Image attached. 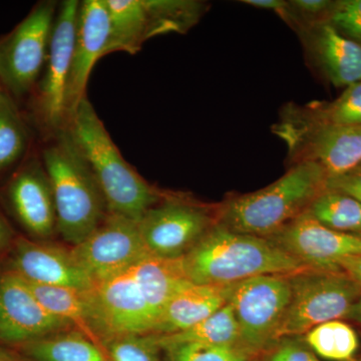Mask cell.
Masks as SVG:
<instances>
[{"mask_svg":"<svg viewBox=\"0 0 361 361\" xmlns=\"http://www.w3.org/2000/svg\"><path fill=\"white\" fill-rule=\"evenodd\" d=\"M326 189L349 195L361 203V167L327 178Z\"/></svg>","mask_w":361,"mask_h":361,"instance_id":"d6a6232c","label":"cell"},{"mask_svg":"<svg viewBox=\"0 0 361 361\" xmlns=\"http://www.w3.org/2000/svg\"><path fill=\"white\" fill-rule=\"evenodd\" d=\"M73 327L45 310L20 275L0 265V345L18 348Z\"/></svg>","mask_w":361,"mask_h":361,"instance_id":"4fadbf2b","label":"cell"},{"mask_svg":"<svg viewBox=\"0 0 361 361\" xmlns=\"http://www.w3.org/2000/svg\"><path fill=\"white\" fill-rule=\"evenodd\" d=\"M357 237H360V238H361V235H360V236H357Z\"/></svg>","mask_w":361,"mask_h":361,"instance_id":"60d3db41","label":"cell"},{"mask_svg":"<svg viewBox=\"0 0 361 361\" xmlns=\"http://www.w3.org/2000/svg\"><path fill=\"white\" fill-rule=\"evenodd\" d=\"M190 282L180 259L149 256L89 291L92 334L111 337L149 336L171 297Z\"/></svg>","mask_w":361,"mask_h":361,"instance_id":"6da1fadb","label":"cell"},{"mask_svg":"<svg viewBox=\"0 0 361 361\" xmlns=\"http://www.w3.org/2000/svg\"><path fill=\"white\" fill-rule=\"evenodd\" d=\"M360 167H361V165L360 166Z\"/></svg>","mask_w":361,"mask_h":361,"instance_id":"b9f144b4","label":"cell"},{"mask_svg":"<svg viewBox=\"0 0 361 361\" xmlns=\"http://www.w3.org/2000/svg\"><path fill=\"white\" fill-rule=\"evenodd\" d=\"M110 18V39L106 54H137L148 40L142 0H104Z\"/></svg>","mask_w":361,"mask_h":361,"instance_id":"603a6c76","label":"cell"},{"mask_svg":"<svg viewBox=\"0 0 361 361\" xmlns=\"http://www.w3.org/2000/svg\"><path fill=\"white\" fill-rule=\"evenodd\" d=\"M2 264L26 281L51 286L92 290L94 281L73 257L71 248L51 241L16 236Z\"/></svg>","mask_w":361,"mask_h":361,"instance_id":"5bb4252c","label":"cell"},{"mask_svg":"<svg viewBox=\"0 0 361 361\" xmlns=\"http://www.w3.org/2000/svg\"><path fill=\"white\" fill-rule=\"evenodd\" d=\"M27 283L45 310L71 322L75 329H82L94 337L92 334L90 290L80 291L68 287L51 286L30 281Z\"/></svg>","mask_w":361,"mask_h":361,"instance_id":"d4e9b609","label":"cell"},{"mask_svg":"<svg viewBox=\"0 0 361 361\" xmlns=\"http://www.w3.org/2000/svg\"><path fill=\"white\" fill-rule=\"evenodd\" d=\"M297 33L306 59L327 82L337 87L361 82V45L346 39L326 21Z\"/></svg>","mask_w":361,"mask_h":361,"instance_id":"ac0fdd59","label":"cell"},{"mask_svg":"<svg viewBox=\"0 0 361 361\" xmlns=\"http://www.w3.org/2000/svg\"><path fill=\"white\" fill-rule=\"evenodd\" d=\"M4 87H2V85H1V82H0V94H2V92H4Z\"/></svg>","mask_w":361,"mask_h":361,"instance_id":"f35d334b","label":"cell"},{"mask_svg":"<svg viewBox=\"0 0 361 361\" xmlns=\"http://www.w3.org/2000/svg\"><path fill=\"white\" fill-rule=\"evenodd\" d=\"M326 171L313 161L293 164L269 186L238 195L218 206V222L231 231L269 238L307 212L326 189Z\"/></svg>","mask_w":361,"mask_h":361,"instance_id":"277c9868","label":"cell"},{"mask_svg":"<svg viewBox=\"0 0 361 361\" xmlns=\"http://www.w3.org/2000/svg\"><path fill=\"white\" fill-rule=\"evenodd\" d=\"M80 4L78 0H66L59 4L44 71L32 94L33 118L51 135L66 128V92Z\"/></svg>","mask_w":361,"mask_h":361,"instance_id":"30bf717a","label":"cell"},{"mask_svg":"<svg viewBox=\"0 0 361 361\" xmlns=\"http://www.w3.org/2000/svg\"><path fill=\"white\" fill-rule=\"evenodd\" d=\"M32 134L20 104L0 94V179H7L32 153Z\"/></svg>","mask_w":361,"mask_h":361,"instance_id":"7402d4cb","label":"cell"},{"mask_svg":"<svg viewBox=\"0 0 361 361\" xmlns=\"http://www.w3.org/2000/svg\"><path fill=\"white\" fill-rule=\"evenodd\" d=\"M109 39L110 18L104 0L80 2L66 92V125L82 99L87 97L90 73L97 61L106 56Z\"/></svg>","mask_w":361,"mask_h":361,"instance_id":"e0dca14e","label":"cell"},{"mask_svg":"<svg viewBox=\"0 0 361 361\" xmlns=\"http://www.w3.org/2000/svg\"><path fill=\"white\" fill-rule=\"evenodd\" d=\"M66 129L96 177L109 213L139 221L165 198L123 159L87 97L71 116Z\"/></svg>","mask_w":361,"mask_h":361,"instance_id":"3957f363","label":"cell"},{"mask_svg":"<svg viewBox=\"0 0 361 361\" xmlns=\"http://www.w3.org/2000/svg\"><path fill=\"white\" fill-rule=\"evenodd\" d=\"M304 342L316 355L331 361H351L360 348L355 330L341 320L322 323L310 330Z\"/></svg>","mask_w":361,"mask_h":361,"instance_id":"83f0119b","label":"cell"},{"mask_svg":"<svg viewBox=\"0 0 361 361\" xmlns=\"http://www.w3.org/2000/svg\"><path fill=\"white\" fill-rule=\"evenodd\" d=\"M51 137L40 158L54 194L56 232L66 243L75 246L104 222L108 204L68 130Z\"/></svg>","mask_w":361,"mask_h":361,"instance_id":"5b68a950","label":"cell"},{"mask_svg":"<svg viewBox=\"0 0 361 361\" xmlns=\"http://www.w3.org/2000/svg\"><path fill=\"white\" fill-rule=\"evenodd\" d=\"M217 222L218 207L184 197L165 196L142 216L137 226L149 255L179 260Z\"/></svg>","mask_w":361,"mask_h":361,"instance_id":"9c48e42d","label":"cell"},{"mask_svg":"<svg viewBox=\"0 0 361 361\" xmlns=\"http://www.w3.org/2000/svg\"><path fill=\"white\" fill-rule=\"evenodd\" d=\"M289 274L262 275L231 284L228 304L239 326V345L252 355L276 343L291 299Z\"/></svg>","mask_w":361,"mask_h":361,"instance_id":"ba28073f","label":"cell"},{"mask_svg":"<svg viewBox=\"0 0 361 361\" xmlns=\"http://www.w3.org/2000/svg\"><path fill=\"white\" fill-rule=\"evenodd\" d=\"M326 23L346 39L361 45V0L334 1Z\"/></svg>","mask_w":361,"mask_h":361,"instance_id":"4dcf8cb0","label":"cell"},{"mask_svg":"<svg viewBox=\"0 0 361 361\" xmlns=\"http://www.w3.org/2000/svg\"><path fill=\"white\" fill-rule=\"evenodd\" d=\"M0 361H27L14 348L0 345Z\"/></svg>","mask_w":361,"mask_h":361,"instance_id":"8d00e7d4","label":"cell"},{"mask_svg":"<svg viewBox=\"0 0 361 361\" xmlns=\"http://www.w3.org/2000/svg\"><path fill=\"white\" fill-rule=\"evenodd\" d=\"M307 212L334 231L361 235V203L349 195L325 189L311 203Z\"/></svg>","mask_w":361,"mask_h":361,"instance_id":"4316f807","label":"cell"},{"mask_svg":"<svg viewBox=\"0 0 361 361\" xmlns=\"http://www.w3.org/2000/svg\"><path fill=\"white\" fill-rule=\"evenodd\" d=\"M351 361H361V358H360V360H353Z\"/></svg>","mask_w":361,"mask_h":361,"instance_id":"ab89813d","label":"cell"},{"mask_svg":"<svg viewBox=\"0 0 361 361\" xmlns=\"http://www.w3.org/2000/svg\"><path fill=\"white\" fill-rule=\"evenodd\" d=\"M361 126V82L348 85L331 103H311L306 106L287 104L273 134L295 132L320 127Z\"/></svg>","mask_w":361,"mask_h":361,"instance_id":"ffe728a7","label":"cell"},{"mask_svg":"<svg viewBox=\"0 0 361 361\" xmlns=\"http://www.w3.org/2000/svg\"><path fill=\"white\" fill-rule=\"evenodd\" d=\"M180 264L190 282L205 285L235 284L310 268L270 239L231 231L219 223L180 259Z\"/></svg>","mask_w":361,"mask_h":361,"instance_id":"7a4b0ae2","label":"cell"},{"mask_svg":"<svg viewBox=\"0 0 361 361\" xmlns=\"http://www.w3.org/2000/svg\"><path fill=\"white\" fill-rule=\"evenodd\" d=\"M71 248L78 264L94 285L151 256L137 221L111 213L84 241Z\"/></svg>","mask_w":361,"mask_h":361,"instance_id":"7c38bea8","label":"cell"},{"mask_svg":"<svg viewBox=\"0 0 361 361\" xmlns=\"http://www.w3.org/2000/svg\"><path fill=\"white\" fill-rule=\"evenodd\" d=\"M338 267L355 282L361 291V254L342 258L338 262Z\"/></svg>","mask_w":361,"mask_h":361,"instance_id":"836d02e7","label":"cell"},{"mask_svg":"<svg viewBox=\"0 0 361 361\" xmlns=\"http://www.w3.org/2000/svg\"><path fill=\"white\" fill-rule=\"evenodd\" d=\"M14 349L27 361H109L101 342L75 327Z\"/></svg>","mask_w":361,"mask_h":361,"instance_id":"44dd1931","label":"cell"},{"mask_svg":"<svg viewBox=\"0 0 361 361\" xmlns=\"http://www.w3.org/2000/svg\"><path fill=\"white\" fill-rule=\"evenodd\" d=\"M230 285L188 282L171 297L149 336H166L191 329L228 303Z\"/></svg>","mask_w":361,"mask_h":361,"instance_id":"d6986e66","label":"cell"},{"mask_svg":"<svg viewBox=\"0 0 361 361\" xmlns=\"http://www.w3.org/2000/svg\"><path fill=\"white\" fill-rule=\"evenodd\" d=\"M280 248L315 269H341L342 258L361 254V238L334 231L305 212L269 237Z\"/></svg>","mask_w":361,"mask_h":361,"instance_id":"9a60e30c","label":"cell"},{"mask_svg":"<svg viewBox=\"0 0 361 361\" xmlns=\"http://www.w3.org/2000/svg\"><path fill=\"white\" fill-rule=\"evenodd\" d=\"M159 348L180 343L239 345V326L230 304L209 316L191 329L166 336H152ZM240 346V345H239Z\"/></svg>","mask_w":361,"mask_h":361,"instance_id":"484cf974","label":"cell"},{"mask_svg":"<svg viewBox=\"0 0 361 361\" xmlns=\"http://www.w3.org/2000/svg\"><path fill=\"white\" fill-rule=\"evenodd\" d=\"M109 361H161V350L152 336H123L102 341Z\"/></svg>","mask_w":361,"mask_h":361,"instance_id":"f546056e","label":"cell"},{"mask_svg":"<svg viewBox=\"0 0 361 361\" xmlns=\"http://www.w3.org/2000/svg\"><path fill=\"white\" fill-rule=\"evenodd\" d=\"M148 39L166 33H186L208 11L207 2L195 0H142Z\"/></svg>","mask_w":361,"mask_h":361,"instance_id":"cb8c5ba5","label":"cell"},{"mask_svg":"<svg viewBox=\"0 0 361 361\" xmlns=\"http://www.w3.org/2000/svg\"><path fill=\"white\" fill-rule=\"evenodd\" d=\"M276 135L286 144L292 165L313 161L322 166L329 177L361 165V126L320 127Z\"/></svg>","mask_w":361,"mask_h":361,"instance_id":"2e32d148","label":"cell"},{"mask_svg":"<svg viewBox=\"0 0 361 361\" xmlns=\"http://www.w3.org/2000/svg\"><path fill=\"white\" fill-rule=\"evenodd\" d=\"M291 299L277 341L303 336L322 323L348 318L360 289L341 269L305 268L289 274Z\"/></svg>","mask_w":361,"mask_h":361,"instance_id":"8992f818","label":"cell"},{"mask_svg":"<svg viewBox=\"0 0 361 361\" xmlns=\"http://www.w3.org/2000/svg\"><path fill=\"white\" fill-rule=\"evenodd\" d=\"M242 2L248 6L258 7V8L274 11L281 18L284 16L287 6H288V1H284V0H243Z\"/></svg>","mask_w":361,"mask_h":361,"instance_id":"d590c367","label":"cell"},{"mask_svg":"<svg viewBox=\"0 0 361 361\" xmlns=\"http://www.w3.org/2000/svg\"><path fill=\"white\" fill-rule=\"evenodd\" d=\"M160 349L166 361H250L253 356L239 345L180 343Z\"/></svg>","mask_w":361,"mask_h":361,"instance_id":"f1b7e54d","label":"cell"},{"mask_svg":"<svg viewBox=\"0 0 361 361\" xmlns=\"http://www.w3.org/2000/svg\"><path fill=\"white\" fill-rule=\"evenodd\" d=\"M271 355L269 361H320L305 344L284 338Z\"/></svg>","mask_w":361,"mask_h":361,"instance_id":"1f68e13d","label":"cell"},{"mask_svg":"<svg viewBox=\"0 0 361 361\" xmlns=\"http://www.w3.org/2000/svg\"><path fill=\"white\" fill-rule=\"evenodd\" d=\"M16 238L13 228L7 222L4 214L0 212V254H7Z\"/></svg>","mask_w":361,"mask_h":361,"instance_id":"e575fe53","label":"cell"},{"mask_svg":"<svg viewBox=\"0 0 361 361\" xmlns=\"http://www.w3.org/2000/svg\"><path fill=\"white\" fill-rule=\"evenodd\" d=\"M56 7L54 1L39 2L11 32L0 37V82L18 104L32 96L44 71Z\"/></svg>","mask_w":361,"mask_h":361,"instance_id":"52a82bcc","label":"cell"},{"mask_svg":"<svg viewBox=\"0 0 361 361\" xmlns=\"http://www.w3.org/2000/svg\"><path fill=\"white\" fill-rule=\"evenodd\" d=\"M348 319L353 320V322L361 325V297L356 301L353 308H351L350 312H349L348 316Z\"/></svg>","mask_w":361,"mask_h":361,"instance_id":"74e56055","label":"cell"},{"mask_svg":"<svg viewBox=\"0 0 361 361\" xmlns=\"http://www.w3.org/2000/svg\"><path fill=\"white\" fill-rule=\"evenodd\" d=\"M0 200L28 238L49 241L56 232L54 194L42 158L30 153L0 187Z\"/></svg>","mask_w":361,"mask_h":361,"instance_id":"8fae6325","label":"cell"}]
</instances>
